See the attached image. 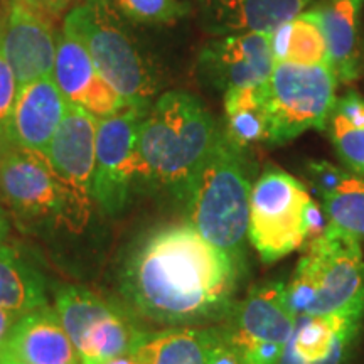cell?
I'll return each mask as SVG.
<instances>
[{"label":"cell","instance_id":"obj_1","mask_svg":"<svg viewBox=\"0 0 364 364\" xmlns=\"http://www.w3.org/2000/svg\"><path fill=\"white\" fill-rule=\"evenodd\" d=\"M238 265L189 223L150 233L127 258L120 290L132 311L167 327L225 322L238 302Z\"/></svg>","mask_w":364,"mask_h":364},{"label":"cell","instance_id":"obj_2","mask_svg":"<svg viewBox=\"0 0 364 364\" xmlns=\"http://www.w3.org/2000/svg\"><path fill=\"white\" fill-rule=\"evenodd\" d=\"M221 127L199 98L164 93L150 105L136 139V179L169 189L184 201L188 188L215 147Z\"/></svg>","mask_w":364,"mask_h":364},{"label":"cell","instance_id":"obj_3","mask_svg":"<svg viewBox=\"0 0 364 364\" xmlns=\"http://www.w3.org/2000/svg\"><path fill=\"white\" fill-rule=\"evenodd\" d=\"M247 150L236 147L220 130L186 193L189 225L247 273L250 182Z\"/></svg>","mask_w":364,"mask_h":364},{"label":"cell","instance_id":"obj_4","mask_svg":"<svg viewBox=\"0 0 364 364\" xmlns=\"http://www.w3.org/2000/svg\"><path fill=\"white\" fill-rule=\"evenodd\" d=\"M302 250L285 284L295 316L364 311V257L356 236L331 221L326 233Z\"/></svg>","mask_w":364,"mask_h":364},{"label":"cell","instance_id":"obj_5","mask_svg":"<svg viewBox=\"0 0 364 364\" xmlns=\"http://www.w3.org/2000/svg\"><path fill=\"white\" fill-rule=\"evenodd\" d=\"M65 26L83 41L102 78L129 105L150 107L159 90L156 68L132 38L112 0H85Z\"/></svg>","mask_w":364,"mask_h":364},{"label":"cell","instance_id":"obj_6","mask_svg":"<svg viewBox=\"0 0 364 364\" xmlns=\"http://www.w3.org/2000/svg\"><path fill=\"white\" fill-rule=\"evenodd\" d=\"M0 198L26 223H51L81 231L90 218L88 209L80 206L54 174L44 154L11 140L0 144Z\"/></svg>","mask_w":364,"mask_h":364},{"label":"cell","instance_id":"obj_7","mask_svg":"<svg viewBox=\"0 0 364 364\" xmlns=\"http://www.w3.org/2000/svg\"><path fill=\"white\" fill-rule=\"evenodd\" d=\"M54 311L81 364H105L134 354L150 336L130 312L83 287L58 290Z\"/></svg>","mask_w":364,"mask_h":364},{"label":"cell","instance_id":"obj_8","mask_svg":"<svg viewBox=\"0 0 364 364\" xmlns=\"http://www.w3.org/2000/svg\"><path fill=\"white\" fill-rule=\"evenodd\" d=\"M311 194L289 172L267 167L250 193L248 241L267 265L304 248Z\"/></svg>","mask_w":364,"mask_h":364},{"label":"cell","instance_id":"obj_9","mask_svg":"<svg viewBox=\"0 0 364 364\" xmlns=\"http://www.w3.org/2000/svg\"><path fill=\"white\" fill-rule=\"evenodd\" d=\"M338 78L329 65L280 63L263 83L272 122V147L309 129L326 130L334 112Z\"/></svg>","mask_w":364,"mask_h":364},{"label":"cell","instance_id":"obj_10","mask_svg":"<svg viewBox=\"0 0 364 364\" xmlns=\"http://www.w3.org/2000/svg\"><path fill=\"white\" fill-rule=\"evenodd\" d=\"M149 108L130 105L115 115L98 118L91 189L93 199L108 215H117L129 203L136 181V139Z\"/></svg>","mask_w":364,"mask_h":364},{"label":"cell","instance_id":"obj_11","mask_svg":"<svg viewBox=\"0 0 364 364\" xmlns=\"http://www.w3.org/2000/svg\"><path fill=\"white\" fill-rule=\"evenodd\" d=\"M225 322L250 364H279L297 316L287 300L285 282L272 280L253 287Z\"/></svg>","mask_w":364,"mask_h":364},{"label":"cell","instance_id":"obj_12","mask_svg":"<svg viewBox=\"0 0 364 364\" xmlns=\"http://www.w3.org/2000/svg\"><path fill=\"white\" fill-rule=\"evenodd\" d=\"M58 36L49 14L26 0H2L0 51L11 65L19 88L53 76Z\"/></svg>","mask_w":364,"mask_h":364},{"label":"cell","instance_id":"obj_13","mask_svg":"<svg viewBox=\"0 0 364 364\" xmlns=\"http://www.w3.org/2000/svg\"><path fill=\"white\" fill-rule=\"evenodd\" d=\"M97 125V117L78 105L68 103L65 117L44 152L61 184L88 211L93 199Z\"/></svg>","mask_w":364,"mask_h":364},{"label":"cell","instance_id":"obj_14","mask_svg":"<svg viewBox=\"0 0 364 364\" xmlns=\"http://www.w3.org/2000/svg\"><path fill=\"white\" fill-rule=\"evenodd\" d=\"M53 80L68 103L78 105L97 118L112 117L130 107L102 78L83 41L68 26H63L58 36Z\"/></svg>","mask_w":364,"mask_h":364},{"label":"cell","instance_id":"obj_15","mask_svg":"<svg viewBox=\"0 0 364 364\" xmlns=\"http://www.w3.org/2000/svg\"><path fill=\"white\" fill-rule=\"evenodd\" d=\"M275 61L267 33H241L211 41L199 56L204 78L221 91L265 83Z\"/></svg>","mask_w":364,"mask_h":364},{"label":"cell","instance_id":"obj_16","mask_svg":"<svg viewBox=\"0 0 364 364\" xmlns=\"http://www.w3.org/2000/svg\"><path fill=\"white\" fill-rule=\"evenodd\" d=\"M364 311L299 316L279 364H351Z\"/></svg>","mask_w":364,"mask_h":364},{"label":"cell","instance_id":"obj_17","mask_svg":"<svg viewBox=\"0 0 364 364\" xmlns=\"http://www.w3.org/2000/svg\"><path fill=\"white\" fill-rule=\"evenodd\" d=\"M314 0H198L203 27L216 38L267 33L295 19Z\"/></svg>","mask_w":364,"mask_h":364},{"label":"cell","instance_id":"obj_18","mask_svg":"<svg viewBox=\"0 0 364 364\" xmlns=\"http://www.w3.org/2000/svg\"><path fill=\"white\" fill-rule=\"evenodd\" d=\"M68 102L53 76L21 86L14 105L9 139L19 147L44 154L56 134Z\"/></svg>","mask_w":364,"mask_h":364},{"label":"cell","instance_id":"obj_19","mask_svg":"<svg viewBox=\"0 0 364 364\" xmlns=\"http://www.w3.org/2000/svg\"><path fill=\"white\" fill-rule=\"evenodd\" d=\"M2 349L27 364H81L58 312L49 307L21 316Z\"/></svg>","mask_w":364,"mask_h":364},{"label":"cell","instance_id":"obj_20","mask_svg":"<svg viewBox=\"0 0 364 364\" xmlns=\"http://www.w3.org/2000/svg\"><path fill=\"white\" fill-rule=\"evenodd\" d=\"M324 33L336 78L351 83L361 73L359 22L364 0H321L312 7Z\"/></svg>","mask_w":364,"mask_h":364},{"label":"cell","instance_id":"obj_21","mask_svg":"<svg viewBox=\"0 0 364 364\" xmlns=\"http://www.w3.org/2000/svg\"><path fill=\"white\" fill-rule=\"evenodd\" d=\"M223 134L236 147L247 150L253 145H272V122L263 83L225 93V125Z\"/></svg>","mask_w":364,"mask_h":364},{"label":"cell","instance_id":"obj_22","mask_svg":"<svg viewBox=\"0 0 364 364\" xmlns=\"http://www.w3.org/2000/svg\"><path fill=\"white\" fill-rule=\"evenodd\" d=\"M215 331L216 324L167 327L150 332L134 354L139 364H206Z\"/></svg>","mask_w":364,"mask_h":364},{"label":"cell","instance_id":"obj_23","mask_svg":"<svg viewBox=\"0 0 364 364\" xmlns=\"http://www.w3.org/2000/svg\"><path fill=\"white\" fill-rule=\"evenodd\" d=\"M0 307L19 316L48 307L43 273L7 245H0Z\"/></svg>","mask_w":364,"mask_h":364},{"label":"cell","instance_id":"obj_24","mask_svg":"<svg viewBox=\"0 0 364 364\" xmlns=\"http://www.w3.org/2000/svg\"><path fill=\"white\" fill-rule=\"evenodd\" d=\"M329 220L344 231L364 240V179L349 174L336 193L321 199Z\"/></svg>","mask_w":364,"mask_h":364},{"label":"cell","instance_id":"obj_25","mask_svg":"<svg viewBox=\"0 0 364 364\" xmlns=\"http://www.w3.org/2000/svg\"><path fill=\"white\" fill-rule=\"evenodd\" d=\"M292 33H290L289 54L285 63H295V65H329V51L327 43L318 24L317 14L314 9H306L292 19Z\"/></svg>","mask_w":364,"mask_h":364},{"label":"cell","instance_id":"obj_26","mask_svg":"<svg viewBox=\"0 0 364 364\" xmlns=\"http://www.w3.org/2000/svg\"><path fill=\"white\" fill-rule=\"evenodd\" d=\"M326 132L344 166L354 174L364 176V129L346 124L332 112Z\"/></svg>","mask_w":364,"mask_h":364},{"label":"cell","instance_id":"obj_27","mask_svg":"<svg viewBox=\"0 0 364 364\" xmlns=\"http://www.w3.org/2000/svg\"><path fill=\"white\" fill-rule=\"evenodd\" d=\"M113 6L139 24H167L188 12V6L179 0H113Z\"/></svg>","mask_w":364,"mask_h":364},{"label":"cell","instance_id":"obj_28","mask_svg":"<svg viewBox=\"0 0 364 364\" xmlns=\"http://www.w3.org/2000/svg\"><path fill=\"white\" fill-rule=\"evenodd\" d=\"M206 364H250L247 353L235 339L226 322L216 324L215 339L209 348Z\"/></svg>","mask_w":364,"mask_h":364},{"label":"cell","instance_id":"obj_29","mask_svg":"<svg viewBox=\"0 0 364 364\" xmlns=\"http://www.w3.org/2000/svg\"><path fill=\"white\" fill-rule=\"evenodd\" d=\"M17 91H19V86H17L16 75L0 51V144L11 140L9 139V125H11Z\"/></svg>","mask_w":364,"mask_h":364},{"label":"cell","instance_id":"obj_30","mask_svg":"<svg viewBox=\"0 0 364 364\" xmlns=\"http://www.w3.org/2000/svg\"><path fill=\"white\" fill-rule=\"evenodd\" d=\"M306 172L314 191H316L321 199L336 193L339 186L346 181V177L349 176L341 167L327 161H307Z\"/></svg>","mask_w":364,"mask_h":364},{"label":"cell","instance_id":"obj_31","mask_svg":"<svg viewBox=\"0 0 364 364\" xmlns=\"http://www.w3.org/2000/svg\"><path fill=\"white\" fill-rule=\"evenodd\" d=\"M334 113L346 124L356 129H364V98L358 91H346L343 97L336 100Z\"/></svg>","mask_w":364,"mask_h":364},{"label":"cell","instance_id":"obj_32","mask_svg":"<svg viewBox=\"0 0 364 364\" xmlns=\"http://www.w3.org/2000/svg\"><path fill=\"white\" fill-rule=\"evenodd\" d=\"M292 21L285 22L277 27L275 31H272L268 34V44H270V53L275 65L287 61V54H289V46H290V33H292Z\"/></svg>","mask_w":364,"mask_h":364},{"label":"cell","instance_id":"obj_33","mask_svg":"<svg viewBox=\"0 0 364 364\" xmlns=\"http://www.w3.org/2000/svg\"><path fill=\"white\" fill-rule=\"evenodd\" d=\"M19 314H14L11 311H6V309L0 307V348H2L6 339L9 338V332L12 331L14 324L19 321Z\"/></svg>","mask_w":364,"mask_h":364},{"label":"cell","instance_id":"obj_34","mask_svg":"<svg viewBox=\"0 0 364 364\" xmlns=\"http://www.w3.org/2000/svg\"><path fill=\"white\" fill-rule=\"evenodd\" d=\"M26 2L46 14H56L59 11H63L71 0H26Z\"/></svg>","mask_w":364,"mask_h":364},{"label":"cell","instance_id":"obj_35","mask_svg":"<svg viewBox=\"0 0 364 364\" xmlns=\"http://www.w3.org/2000/svg\"><path fill=\"white\" fill-rule=\"evenodd\" d=\"M7 235H9V221H7V216L4 215L2 208H0V245H4Z\"/></svg>","mask_w":364,"mask_h":364},{"label":"cell","instance_id":"obj_36","mask_svg":"<svg viewBox=\"0 0 364 364\" xmlns=\"http://www.w3.org/2000/svg\"><path fill=\"white\" fill-rule=\"evenodd\" d=\"M0 364H27V363L21 361V359H17L16 356H12L11 353L4 351V349L0 348Z\"/></svg>","mask_w":364,"mask_h":364},{"label":"cell","instance_id":"obj_37","mask_svg":"<svg viewBox=\"0 0 364 364\" xmlns=\"http://www.w3.org/2000/svg\"><path fill=\"white\" fill-rule=\"evenodd\" d=\"M105 364H139V361H136L135 354H127V356L112 359V361H108Z\"/></svg>","mask_w":364,"mask_h":364}]
</instances>
